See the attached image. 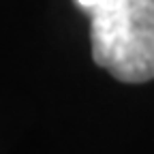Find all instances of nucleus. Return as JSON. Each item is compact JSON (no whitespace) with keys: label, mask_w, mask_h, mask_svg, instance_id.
Wrapping results in <instances>:
<instances>
[{"label":"nucleus","mask_w":154,"mask_h":154,"mask_svg":"<svg viewBox=\"0 0 154 154\" xmlns=\"http://www.w3.org/2000/svg\"><path fill=\"white\" fill-rule=\"evenodd\" d=\"M90 17L92 60L126 84L154 79V0H73Z\"/></svg>","instance_id":"1"}]
</instances>
